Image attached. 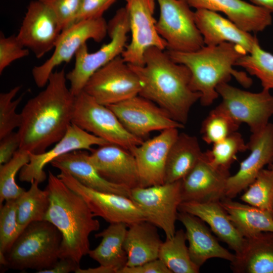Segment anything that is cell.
Wrapping results in <instances>:
<instances>
[{
    "mask_svg": "<svg viewBox=\"0 0 273 273\" xmlns=\"http://www.w3.org/2000/svg\"><path fill=\"white\" fill-rule=\"evenodd\" d=\"M66 74L64 69L53 72L46 88L23 107L17 131L19 149L42 153L65 134L72 123L75 102Z\"/></svg>",
    "mask_w": 273,
    "mask_h": 273,
    "instance_id": "cell-1",
    "label": "cell"
},
{
    "mask_svg": "<svg viewBox=\"0 0 273 273\" xmlns=\"http://www.w3.org/2000/svg\"><path fill=\"white\" fill-rule=\"evenodd\" d=\"M129 65L143 84L139 95L153 102L174 120L185 125L191 108L201 97L191 87L188 68L174 61L165 50L157 47L146 50L143 65Z\"/></svg>",
    "mask_w": 273,
    "mask_h": 273,
    "instance_id": "cell-2",
    "label": "cell"
},
{
    "mask_svg": "<svg viewBox=\"0 0 273 273\" xmlns=\"http://www.w3.org/2000/svg\"><path fill=\"white\" fill-rule=\"evenodd\" d=\"M46 189L50 200L46 220L62 236L59 258L71 259L79 264L88 254L89 236L99 230L100 222L83 198L50 170Z\"/></svg>",
    "mask_w": 273,
    "mask_h": 273,
    "instance_id": "cell-3",
    "label": "cell"
},
{
    "mask_svg": "<svg viewBox=\"0 0 273 273\" xmlns=\"http://www.w3.org/2000/svg\"><path fill=\"white\" fill-rule=\"evenodd\" d=\"M167 51L174 61L185 65L190 71L191 87L201 94L199 101L202 106L211 105L219 96L217 86L228 82L232 76L245 87L252 84L246 73L233 68L240 58L248 54L238 44L223 42L215 46H204L193 52Z\"/></svg>",
    "mask_w": 273,
    "mask_h": 273,
    "instance_id": "cell-4",
    "label": "cell"
},
{
    "mask_svg": "<svg viewBox=\"0 0 273 273\" xmlns=\"http://www.w3.org/2000/svg\"><path fill=\"white\" fill-rule=\"evenodd\" d=\"M62 241L61 232L51 222L46 220L33 221L0 259L1 263L10 269H31L38 273L51 268L58 261Z\"/></svg>",
    "mask_w": 273,
    "mask_h": 273,
    "instance_id": "cell-5",
    "label": "cell"
},
{
    "mask_svg": "<svg viewBox=\"0 0 273 273\" xmlns=\"http://www.w3.org/2000/svg\"><path fill=\"white\" fill-rule=\"evenodd\" d=\"M130 32L125 8L119 9L107 23V34L110 41L95 52L89 53L87 43L77 51L73 68L66 74L69 88L75 97L83 90L92 75L100 68L120 56L127 45V34Z\"/></svg>",
    "mask_w": 273,
    "mask_h": 273,
    "instance_id": "cell-6",
    "label": "cell"
},
{
    "mask_svg": "<svg viewBox=\"0 0 273 273\" xmlns=\"http://www.w3.org/2000/svg\"><path fill=\"white\" fill-rule=\"evenodd\" d=\"M72 123L129 151L144 141L128 132L109 107L84 90L75 97Z\"/></svg>",
    "mask_w": 273,
    "mask_h": 273,
    "instance_id": "cell-7",
    "label": "cell"
},
{
    "mask_svg": "<svg viewBox=\"0 0 273 273\" xmlns=\"http://www.w3.org/2000/svg\"><path fill=\"white\" fill-rule=\"evenodd\" d=\"M159 17L156 29L168 51L190 52L205 46L195 22V13L183 0H156Z\"/></svg>",
    "mask_w": 273,
    "mask_h": 273,
    "instance_id": "cell-8",
    "label": "cell"
},
{
    "mask_svg": "<svg viewBox=\"0 0 273 273\" xmlns=\"http://www.w3.org/2000/svg\"><path fill=\"white\" fill-rule=\"evenodd\" d=\"M107 34V23L103 17L78 21L63 29L52 56L32 70V77L36 86L39 88L46 86L54 69L63 63H69L88 40L99 42Z\"/></svg>",
    "mask_w": 273,
    "mask_h": 273,
    "instance_id": "cell-9",
    "label": "cell"
},
{
    "mask_svg": "<svg viewBox=\"0 0 273 273\" xmlns=\"http://www.w3.org/2000/svg\"><path fill=\"white\" fill-rule=\"evenodd\" d=\"M143 84L130 66L119 56L96 71L83 90L105 106L139 95Z\"/></svg>",
    "mask_w": 273,
    "mask_h": 273,
    "instance_id": "cell-10",
    "label": "cell"
},
{
    "mask_svg": "<svg viewBox=\"0 0 273 273\" xmlns=\"http://www.w3.org/2000/svg\"><path fill=\"white\" fill-rule=\"evenodd\" d=\"M181 181L130 189V198L144 214L146 220L161 229L166 238L175 232L178 207L182 202Z\"/></svg>",
    "mask_w": 273,
    "mask_h": 273,
    "instance_id": "cell-11",
    "label": "cell"
},
{
    "mask_svg": "<svg viewBox=\"0 0 273 273\" xmlns=\"http://www.w3.org/2000/svg\"><path fill=\"white\" fill-rule=\"evenodd\" d=\"M216 90L222 99L218 106L240 124H247L251 133L263 128L273 116V95L268 89L252 93L223 82Z\"/></svg>",
    "mask_w": 273,
    "mask_h": 273,
    "instance_id": "cell-12",
    "label": "cell"
},
{
    "mask_svg": "<svg viewBox=\"0 0 273 273\" xmlns=\"http://www.w3.org/2000/svg\"><path fill=\"white\" fill-rule=\"evenodd\" d=\"M155 1L125 0L131 37L121 56L129 65H143L145 53L150 48L167 49L166 41L156 29Z\"/></svg>",
    "mask_w": 273,
    "mask_h": 273,
    "instance_id": "cell-13",
    "label": "cell"
},
{
    "mask_svg": "<svg viewBox=\"0 0 273 273\" xmlns=\"http://www.w3.org/2000/svg\"><path fill=\"white\" fill-rule=\"evenodd\" d=\"M57 176L83 198L95 217H101L110 223H124L128 226L146 220L141 209L130 198L87 188L64 170H61Z\"/></svg>",
    "mask_w": 273,
    "mask_h": 273,
    "instance_id": "cell-14",
    "label": "cell"
},
{
    "mask_svg": "<svg viewBox=\"0 0 273 273\" xmlns=\"http://www.w3.org/2000/svg\"><path fill=\"white\" fill-rule=\"evenodd\" d=\"M107 106L128 132L143 140L154 131L185 127L163 109L140 95Z\"/></svg>",
    "mask_w": 273,
    "mask_h": 273,
    "instance_id": "cell-15",
    "label": "cell"
},
{
    "mask_svg": "<svg viewBox=\"0 0 273 273\" xmlns=\"http://www.w3.org/2000/svg\"><path fill=\"white\" fill-rule=\"evenodd\" d=\"M62 31L52 11L40 0L31 1L17 37L39 59L54 48Z\"/></svg>",
    "mask_w": 273,
    "mask_h": 273,
    "instance_id": "cell-16",
    "label": "cell"
},
{
    "mask_svg": "<svg viewBox=\"0 0 273 273\" xmlns=\"http://www.w3.org/2000/svg\"><path fill=\"white\" fill-rule=\"evenodd\" d=\"M107 144L110 143L71 123L64 136L53 148L40 154L30 153L29 161L19 171V180L30 183L32 180L43 183L47 178L45 166L57 158L76 150L90 151L94 146Z\"/></svg>",
    "mask_w": 273,
    "mask_h": 273,
    "instance_id": "cell-17",
    "label": "cell"
},
{
    "mask_svg": "<svg viewBox=\"0 0 273 273\" xmlns=\"http://www.w3.org/2000/svg\"><path fill=\"white\" fill-rule=\"evenodd\" d=\"M247 146L250 154L241 162L238 171L229 177L225 197L233 199L246 190L266 165L273 163V123L269 122L261 130L252 133Z\"/></svg>",
    "mask_w": 273,
    "mask_h": 273,
    "instance_id": "cell-18",
    "label": "cell"
},
{
    "mask_svg": "<svg viewBox=\"0 0 273 273\" xmlns=\"http://www.w3.org/2000/svg\"><path fill=\"white\" fill-rule=\"evenodd\" d=\"M178 134V128L164 130L154 138L144 140L130 151L136 161L140 187H147L165 183L167 156Z\"/></svg>",
    "mask_w": 273,
    "mask_h": 273,
    "instance_id": "cell-19",
    "label": "cell"
},
{
    "mask_svg": "<svg viewBox=\"0 0 273 273\" xmlns=\"http://www.w3.org/2000/svg\"><path fill=\"white\" fill-rule=\"evenodd\" d=\"M229 170L217 167L206 152L192 169L181 179L182 202L220 201L225 197Z\"/></svg>",
    "mask_w": 273,
    "mask_h": 273,
    "instance_id": "cell-20",
    "label": "cell"
},
{
    "mask_svg": "<svg viewBox=\"0 0 273 273\" xmlns=\"http://www.w3.org/2000/svg\"><path fill=\"white\" fill-rule=\"evenodd\" d=\"M90 152V162L104 179L130 189L140 187L136 161L129 150L110 143Z\"/></svg>",
    "mask_w": 273,
    "mask_h": 273,
    "instance_id": "cell-21",
    "label": "cell"
},
{
    "mask_svg": "<svg viewBox=\"0 0 273 273\" xmlns=\"http://www.w3.org/2000/svg\"><path fill=\"white\" fill-rule=\"evenodd\" d=\"M190 8L220 12L242 30L248 32L263 31L272 21L266 10L242 0H183Z\"/></svg>",
    "mask_w": 273,
    "mask_h": 273,
    "instance_id": "cell-22",
    "label": "cell"
},
{
    "mask_svg": "<svg viewBox=\"0 0 273 273\" xmlns=\"http://www.w3.org/2000/svg\"><path fill=\"white\" fill-rule=\"evenodd\" d=\"M194 13L196 24L203 36L205 46H215L223 42H231L241 46L250 54L259 42L255 36L242 30L215 12L198 9Z\"/></svg>",
    "mask_w": 273,
    "mask_h": 273,
    "instance_id": "cell-23",
    "label": "cell"
},
{
    "mask_svg": "<svg viewBox=\"0 0 273 273\" xmlns=\"http://www.w3.org/2000/svg\"><path fill=\"white\" fill-rule=\"evenodd\" d=\"M178 220L184 226L191 259L200 268L209 259L217 258L230 261L235 254L223 247L205 222L190 213L178 211Z\"/></svg>",
    "mask_w": 273,
    "mask_h": 273,
    "instance_id": "cell-24",
    "label": "cell"
},
{
    "mask_svg": "<svg viewBox=\"0 0 273 273\" xmlns=\"http://www.w3.org/2000/svg\"><path fill=\"white\" fill-rule=\"evenodd\" d=\"M178 211L194 215L207 223L218 239L235 253L241 250L245 238L235 226L220 201H183Z\"/></svg>",
    "mask_w": 273,
    "mask_h": 273,
    "instance_id": "cell-25",
    "label": "cell"
},
{
    "mask_svg": "<svg viewBox=\"0 0 273 273\" xmlns=\"http://www.w3.org/2000/svg\"><path fill=\"white\" fill-rule=\"evenodd\" d=\"M86 150H76L64 154L50 164L70 174L80 184L90 189L130 197V189L108 181L102 177L89 160Z\"/></svg>",
    "mask_w": 273,
    "mask_h": 273,
    "instance_id": "cell-26",
    "label": "cell"
},
{
    "mask_svg": "<svg viewBox=\"0 0 273 273\" xmlns=\"http://www.w3.org/2000/svg\"><path fill=\"white\" fill-rule=\"evenodd\" d=\"M231 262L235 273H273V232H262L248 238Z\"/></svg>",
    "mask_w": 273,
    "mask_h": 273,
    "instance_id": "cell-27",
    "label": "cell"
},
{
    "mask_svg": "<svg viewBox=\"0 0 273 273\" xmlns=\"http://www.w3.org/2000/svg\"><path fill=\"white\" fill-rule=\"evenodd\" d=\"M157 228L147 220L128 226L124 242L127 257L126 266H137L158 258L163 242Z\"/></svg>",
    "mask_w": 273,
    "mask_h": 273,
    "instance_id": "cell-28",
    "label": "cell"
},
{
    "mask_svg": "<svg viewBox=\"0 0 273 273\" xmlns=\"http://www.w3.org/2000/svg\"><path fill=\"white\" fill-rule=\"evenodd\" d=\"M128 225L124 223H112L105 229L95 234L102 238L99 245L90 250L88 255L100 265L110 269L113 273H119L126 266L127 257L124 242Z\"/></svg>",
    "mask_w": 273,
    "mask_h": 273,
    "instance_id": "cell-29",
    "label": "cell"
},
{
    "mask_svg": "<svg viewBox=\"0 0 273 273\" xmlns=\"http://www.w3.org/2000/svg\"><path fill=\"white\" fill-rule=\"evenodd\" d=\"M203 153L197 137L179 133L167 156L165 183L181 180L195 166Z\"/></svg>",
    "mask_w": 273,
    "mask_h": 273,
    "instance_id": "cell-30",
    "label": "cell"
},
{
    "mask_svg": "<svg viewBox=\"0 0 273 273\" xmlns=\"http://www.w3.org/2000/svg\"><path fill=\"white\" fill-rule=\"evenodd\" d=\"M220 203L233 223L244 238L262 232H273V214L245 203L224 197Z\"/></svg>",
    "mask_w": 273,
    "mask_h": 273,
    "instance_id": "cell-31",
    "label": "cell"
},
{
    "mask_svg": "<svg viewBox=\"0 0 273 273\" xmlns=\"http://www.w3.org/2000/svg\"><path fill=\"white\" fill-rule=\"evenodd\" d=\"M187 238L183 229L176 231L174 236L163 242L158 258L162 261L171 273H198L200 267L191 258Z\"/></svg>",
    "mask_w": 273,
    "mask_h": 273,
    "instance_id": "cell-32",
    "label": "cell"
},
{
    "mask_svg": "<svg viewBox=\"0 0 273 273\" xmlns=\"http://www.w3.org/2000/svg\"><path fill=\"white\" fill-rule=\"evenodd\" d=\"M30 184L29 189L16 199L17 220L23 229L33 221L46 220L50 204L48 191L40 189L37 181Z\"/></svg>",
    "mask_w": 273,
    "mask_h": 273,
    "instance_id": "cell-33",
    "label": "cell"
},
{
    "mask_svg": "<svg viewBox=\"0 0 273 273\" xmlns=\"http://www.w3.org/2000/svg\"><path fill=\"white\" fill-rule=\"evenodd\" d=\"M30 153L19 149L7 162L0 166V204L4 201L15 200L26 190L18 186L16 176L21 168L29 161Z\"/></svg>",
    "mask_w": 273,
    "mask_h": 273,
    "instance_id": "cell-34",
    "label": "cell"
},
{
    "mask_svg": "<svg viewBox=\"0 0 273 273\" xmlns=\"http://www.w3.org/2000/svg\"><path fill=\"white\" fill-rule=\"evenodd\" d=\"M235 66L256 77L263 88L273 90V54L262 49L259 42L250 54L240 58Z\"/></svg>",
    "mask_w": 273,
    "mask_h": 273,
    "instance_id": "cell-35",
    "label": "cell"
},
{
    "mask_svg": "<svg viewBox=\"0 0 273 273\" xmlns=\"http://www.w3.org/2000/svg\"><path fill=\"white\" fill-rule=\"evenodd\" d=\"M240 125L218 105L203 121L200 133L205 143L213 145L237 131Z\"/></svg>",
    "mask_w": 273,
    "mask_h": 273,
    "instance_id": "cell-36",
    "label": "cell"
},
{
    "mask_svg": "<svg viewBox=\"0 0 273 273\" xmlns=\"http://www.w3.org/2000/svg\"><path fill=\"white\" fill-rule=\"evenodd\" d=\"M246 189L240 197L242 201L272 213L273 169L263 168Z\"/></svg>",
    "mask_w": 273,
    "mask_h": 273,
    "instance_id": "cell-37",
    "label": "cell"
},
{
    "mask_svg": "<svg viewBox=\"0 0 273 273\" xmlns=\"http://www.w3.org/2000/svg\"><path fill=\"white\" fill-rule=\"evenodd\" d=\"M247 150V144L245 143L241 134L237 131L213 144L212 149L206 152L213 165L229 170L237 154Z\"/></svg>",
    "mask_w": 273,
    "mask_h": 273,
    "instance_id": "cell-38",
    "label": "cell"
},
{
    "mask_svg": "<svg viewBox=\"0 0 273 273\" xmlns=\"http://www.w3.org/2000/svg\"><path fill=\"white\" fill-rule=\"evenodd\" d=\"M24 229L17 220L16 199L5 201L0 209V259Z\"/></svg>",
    "mask_w": 273,
    "mask_h": 273,
    "instance_id": "cell-39",
    "label": "cell"
},
{
    "mask_svg": "<svg viewBox=\"0 0 273 273\" xmlns=\"http://www.w3.org/2000/svg\"><path fill=\"white\" fill-rule=\"evenodd\" d=\"M20 89V86H17L0 94V139L20 126L21 116L20 113H17L16 109L23 96L14 100Z\"/></svg>",
    "mask_w": 273,
    "mask_h": 273,
    "instance_id": "cell-40",
    "label": "cell"
},
{
    "mask_svg": "<svg viewBox=\"0 0 273 273\" xmlns=\"http://www.w3.org/2000/svg\"><path fill=\"white\" fill-rule=\"evenodd\" d=\"M54 13L62 30L76 22L83 0H40Z\"/></svg>",
    "mask_w": 273,
    "mask_h": 273,
    "instance_id": "cell-41",
    "label": "cell"
},
{
    "mask_svg": "<svg viewBox=\"0 0 273 273\" xmlns=\"http://www.w3.org/2000/svg\"><path fill=\"white\" fill-rule=\"evenodd\" d=\"M29 50L25 48L17 35L6 37L0 34V74L14 61L27 57Z\"/></svg>",
    "mask_w": 273,
    "mask_h": 273,
    "instance_id": "cell-42",
    "label": "cell"
},
{
    "mask_svg": "<svg viewBox=\"0 0 273 273\" xmlns=\"http://www.w3.org/2000/svg\"><path fill=\"white\" fill-rule=\"evenodd\" d=\"M117 0H83L76 22L103 17L104 13Z\"/></svg>",
    "mask_w": 273,
    "mask_h": 273,
    "instance_id": "cell-43",
    "label": "cell"
},
{
    "mask_svg": "<svg viewBox=\"0 0 273 273\" xmlns=\"http://www.w3.org/2000/svg\"><path fill=\"white\" fill-rule=\"evenodd\" d=\"M20 139L18 132L7 134L0 139V164L8 162L19 149Z\"/></svg>",
    "mask_w": 273,
    "mask_h": 273,
    "instance_id": "cell-44",
    "label": "cell"
},
{
    "mask_svg": "<svg viewBox=\"0 0 273 273\" xmlns=\"http://www.w3.org/2000/svg\"><path fill=\"white\" fill-rule=\"evenodd\" d=\"M119 273H171L159 258L134 266H125Z\"/></svg>",
    "mask_w": 273,
    "mask_h": 273,
    "instance_id": "cell-45",
    "label": "cell"
},
{
    "mask_svg": "<svg viewBox=\"0 0 273 273\" xmlns=\"http://www.w3.org/2000/svg\"><path fill=\"white\" fill-rule=\"evenodd\" d=\"M78 264L73 260L67 258H59L51 268L42 270L38 273H69L76 272L79 268Z\"/></svg>",
    "mask_w": 273,
    "mask_h": 273,
    "instance_id": "cell-46",
    "label": "cell"
},
{
    "mask_svg": "<svg viewBox=\"0 0 273 273\" xmlns=\"http://www.w3.org/2000/svg\"><path fill=\"white\" fill-rule=\"evenodd\" d=\"M254 5L273 13V0H250Z\"/></svg>",
    "mask_w": 273,
    "mask_h": 273,
    "instance_id": "cell-47",
    "label": "cell"
},
{
    "mask_svg": "<svg viewBox=\"0 0 273 273\" xmlns=\"http://www.w3.org/2000/svg\"><path fill=\"white\" fill-rule=\"evenodd\" d=\"M271 168L273 169V163L271 164Z\"/></svg>",
    "mask_w": 273,
    "mask_h": 273,
    "instance_id": "cell-48",
    "label": "cell"
},
{
    "mask_svg": "<svg viewBox=\"0 0 273 273\" xmlns=\"http://www.w3.org/2000/svg\"><path fill=\"white\" fill-rule=\"evenodd\" d=\"M272 214H273V205H272Z\"/></svg>",
    "mask_w": 273,
    "mask_h": 273,
    "instance_id": "cell-49",
    "label": "cell"
}]
</instances>
